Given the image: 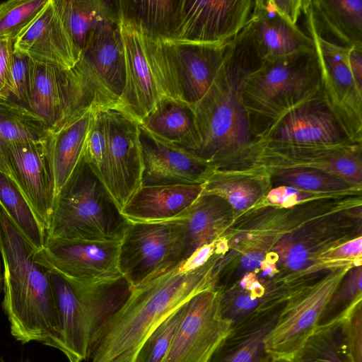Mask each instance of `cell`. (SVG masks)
<instances>
[{
  "label": "cell",
  "mask_w": 362,
  "mask_h": 362,
  "mask_svg": "<svg viewBox=\"0 0 362 362\" xmlns=\"http://www.w3.org/2000/svg\"><path fill=\"white\" fill-rule=\"evenodd\" d=\"M247 27L262 60L314 49L313 40L281 16L271 0H255Z\"/></svg>",
  "instance_id": "22"
},
{
  "label": "cell",
  "mask_w": 362,
  "mask_h": 362,
  "mask_svg": "<svg viewBox=\"0 0 362 362\" xmlns=\"http://www.w3.org/2000/svg\"><path fill=\"white\" fill-rule=\"evenodd\" d=\"M139 127L141 186L204 185L216 170L211 164Z\"/></svg>",
  "instance_id": "16"
},
{
  "label": "cell",
  "mask_w": 362,
  "mask_h": 362,
  "mask_svg": "<svg viewBox=\"0 0 362 362\" xmlns=\"http://www.w3.org/2000/svg\"><path fill=\"white\" fill-rule=\"evenodd\" d=\"M45 141L10 144L6 151L2 172L16 182L47 231L56 189Z\"/></svg>",
  "instance_id": "14"
},
{
  "label": "cell",
  "mask_w": 362,
  "mask_h": 362,
  "mask_svg": "<svg viewBox=\"0 0 362 362\" xmlns=\"http://www.w3.org/2000/svg\"><path fill=\"white\" fill-rule=\"evenodd\" d=\"M13 50L33 61L66 69L74 66L81 56L53 0L14 41Z\"/></svg>",
  "instance_id": "19"
},
{
  "label": "cell",
  "mask_w": 362,
  "mask_h": 362,
  "mask_svg": "<svg viewBox=\"0 0 362 362\" xmlns=\"http://www.w3.org/2000/svg\"><path fill=\"white\" fill-rule=\"evenodd\" d=\"M107 146L96 173L120 210L141 186L139 123L116 107L104 110Z\"/></svg>",
  "instance_id": "9"
},
{
  "label": "cell",
  "mask_w": 362,
  "mask_h": 362,
  "mask_svg": "<svg viewBox=\"0 0 362 362\" xmlns=\"http://www.w3.org/2000/svg\"><path fill=\"white\" fill-rule=\"evenodd\" d=\"M79 50L86 48L92 35L106 23L119 19L117 1L53 0Z\"/></svg>",
  "instance_id": "28"
},
{
  "label": "cell",
  "mask_w": 362,
  "mask_h": 362,
  "mask_svg": "<svg viewBox=\"0 0 362 362\" xmlns=\"http://www.w3.org/2000/svg\"><path fill=\"white\" fill-rule=\"evenodd\" d=\"M222 317L219 291L198 293L185 304L182 318L163 362H208L231 329Z\"/></svg>",
  "instance_id": "11"
},
{
  "label": "cell",
  "mask_w": 362,
  "mask_h": 362,
  "mask_svg": "<svg viewBox=\"0 0 362 362\" xmlns=\"http://www.w3.org/2000/svg\"><path fill=\"white\" fill-rule=\"evenodd\" d=\"M14 42L0 40V92L4 89L9 74Z\"/></svg>",
  "instance_id": "44"
},
{
  "label": "cell",
  "mask_w": 362,
  "mask_h": 362,
  "mask_svg": "<svg viewBox=\"0 0 362 362\" xmlns=\"http://www.w3.org/2000/svg\"><path fill=\"white\" fill-rule=\"evenodd\" d=\"M0 252L3 264L2 307L7 317L35 325L55 310L49 268L0 204Z\"/></svg>",
  "instance_id": "6"
},
{
  "label": "cell",
  "mask_w": 362,
  "mask_h": 362,
  "mask_svg": "<svg viewBox=\"0 0 362 362\" xmlns=\"http://www.w3.org/2000/svg\"><path fill=\"white\" fill-rule=\"evenodd\" d=\"M74 67L107 103L117 107L125 83L119 19L106 23L92 35Z\"/></svg>",
  "instance_id": "15"
},
{
  "label": "cell",
  "mask_w": 362,
  "mask_h": 362,
  "mask_svg": "<svg viewBox=\"0 0 362 362\" xmlns=\"http://www.w3.org/2000/svg\"><path fill=\"white\" fill-rule=\"evenodd\" d=\"M204 185L141 186L121 210L129 222L173 219L202 194Z\"/></svg>",
  "instance_id": "25"
},
{
  "label": "cell",
  "mask_w": 362,
  "mask_h": 362,
  "mask_svg": "<svg viewBox=\"0 0 362 362\" xmlns=\"http://www.w3.org/2000/svg\"><path fill=\"white\" fill-rule=\"evenodd\" d=\"M230 41L219 44L166 41L176 70L182 100L194 107L203 98L223 61Z\"/></svg>",
  "instance_id": "23"
},
{
  "label": "cell",
  "mask_w": 362,
  "mask_h": 362,
  "mask_svg": "<svg viewBox=\"0 0 362 362\" xmlns=\"http://www.w3.org/2000/svg\"><path fill=\"white\" fill-rule=\"evenodd\" d=\"M185 304L170 314L149 335L139 349L134 362L163 361L182 318Z\"/></svg>",
  "instance_id": "38"
},
{
  "label": "cell",
  "mask_w": 362,
  "mask_h": 362,
  "mask_svg": "<svg viewBox=\"0 0 362 362\" xmlns=\"http://www.w3.org/2000/svg\"><path fill=\"white\" fill-rule=\"evenodd\" d=\"M204 193L218 196L235 211H243L253 205L260 191L251 180L242 177H229L221 170H216L204 184Z\"/></svg>",
  "instance_id": "34"
},
{
  "label": "cell",
  "mask_w": 362,
  "mask_h": 362,
  "mask_svg": "<svg viewBox=\"0 0 362 362\" xmlns=\"http://www.w3.org/2000/svg\"><path fill=\"white\" fill-rule=\"evenodd\" d=\"M293 362H353L348 352L341 319L318 326L293 358Z\"/></svg>",
  "instance_id": "33"
},
{
  "label": "cell",
  "mask_w": 362,
  "mask_h": 362,
  "mask_svg": "<svg viewBox=\"0 0 362 362\" xmlns=\"http://www.w3.org/2000/svg\"><path fill=\"white\" fill-rule=\"evenodd\" d=\"M49 280L62 353L69 362H81L89 358L96 334L127 300L132 286L122 274L100 281H82L50 268Z\"/></svg>",
  "instance_id": "4"
},
{
  "label": "cell",
  "mask_w": 362,
  "mask_h": 362,
  "mask_svg": "<svg viewBox=\"0 0 362 362\" xmlns=\"http://www.w3.org/2000/svg\"><path fill=\"white\" fill-rule=\"evenodd\" d=\"M119 245L120 241L49 239L40 253L50 269L65 276L100 281L121 275L118 269Z\"/></svg>",
  "instance_id": "18"
},
{
  "label": "cell",
  "mask_w": 362,
  "mask_h": 362,
  "mask_svg": "<svg viewBox=\"0 0 362 362\" xmlns=\"http://www.w3.org/2000/svg\"><path fill=\"white\" fill-rule=\"evenodd\" d=\"M157 138L189 151L197 139L192 105L181 98H166L139 123Z\"/></svg>",
  "instance_id": "27"
},
{
  "label": "cell",
  "mask_w": 362,
  "mask_h": 362,
  "mask_svg": "<svg viewBox=\"0 0 362 362\" xmlns=\"http://www.w3.org/2000/svg\"><path fill=\"white\" fill-rule=\"evenodd\" d=\"M315 195V193L302 190L293 187L283 185L272 189L268 199L273 204L290 206Z\"/></svg>",
  "instance_id": "42"
},
{
  "label": "cell",
  "mask_w": 362,
  "mask_h": 362,
  "mask_svg": "<svg viewBox=\"0 0 362 362\" xmlns=\"http://www.w3.org/2000/svg\"><path fill=\"white\" fill-rule=\"evenodd\" d=\"M128 221L83 157L57 192L46 240L121 241Z\"/></svg>",
  "instance_id": "5"
},
{
  "label": "cell",
  "mask_w": 362,
  "mask_h": 362,
  "mask_svg": "<svg viewBox=\"0 0 362 362\" xmlns=\"http://www.w3.org/2000/svg\"><path fill=\"white\" fill-rule=\"evenodd\" d=\"M259 139L310 146L356 142L330 109L322 90L285 114Z\"/></svg>",
  "instance_id": "17"
},
{
  "label": "cell",
  "mask_w": 362,
  "mask_h": 362,
  "mask_svg": "<svg viewBox=\"0 0 362 362\" xmlns=\"http://www.w3.org/2000/svg\"><path fill=\"white\" fill-rule=\"evenodd\" d=\"M247 25L229 42L213 82L194 105L197 139L188 152L220 169L255 141L243 104L247 76L262 64Z\"/></svg>",
  "instance_id": "2"
},
{
  "label": "cell",
  "mask_w": 362,
  "mask_h": 362,
  "mask_svg": "<svg viewBox=\"0 0 362 362\" xmlns=\"http://www.w3.org/2000/svg\"><path fill=\"white\" fill-rule=\"evenodd\" d=\"M307 32L318 58L321 89L326 102L350 138L361 142L362 91L349 68V49L327 42L314 33Z\"/></svg>",
  "instance_id": "13"
},
{
  "label": "cell",
  "mask_w": 362,
  "mask_h": 362,
  "mask_svg": "<svg viewBox=\"0 0 362 362\" xmlns=\"http://www.w3.org/2000/svg\"><path fill=\"white\" fill-rule=\"evenodd\" d=\"M348 59L354 81L358 88L362 91V46L350 48Z\"/></svg>",
  "instance_id": "47"
},
{
  "label": "cell",
  "mask_w": 362,
  "mask_h": 362,
  "mask_svg": "<svg viewBox=\"0 0 362 362\" xmlns=\"http://www.w3.org/2000/svg\"><path fill=\"white\" fill-rule=\"evenodd\" d=\"M360 300L361 271L357 268L345 280H341L326 305L317 327L341 320Z\"/></svg>",
  "instance_id": "37"
},
{
  "label": "cell",
  "mask_w": 362,
  "mask_h": 362,
  "mask_svg": "<svg viewBox=\"0 0 362 362\" xmlns=\"http://www.w3.org/2000/svg\"><path fill=\"white\" fill-rule=\"evenodd\" d=\"M32 59L14 51L8 78L0 96L30 110V65Z\"/></svg>",
  "instance_id": "39"
},
{
  "label": "cell",
  "mask_w": 362,
  "mask_h": 362,
  "mask_svg": "<svg viewBox=\"0 0 362 362\" xmlns=\"http://www.w3.org/2000/svg\"><path fill=\"white\" fill-rule=\"evenodd\" d=\"M270 169L274 170V175H278L284 185L314 193L344 188L346 184L344 180L331 177L332 174L316 168L296 167Z\"/></svg>",
  "instance_id": "36"
},
{
  "label": "cell",
  "mask_w": 362,
  "mask_h": 362,
  "mask_svg": "<svg viewBox=\"0 0 362 362\" xmlns=\"http://www.w3.org/2000/svg\"><path fill=\"white\" fill-rule=\"evenodd\" d=\"M269 362H293V360L272 358Z\"/></svg>",
  "instance_id": "50"
},
{
  "label": "cell",
  "mask_w": 362,
  "mask_h": 362,
  "mask_svg": "<svg viewBox=\"0 0 362 362\" xmlns=\"http://www.w3.org/2000/svg\"><path fill=\"white\" fill-rule=\"evenodd\" d=\"M362 251V239L359 236L336 247L330 255L332 259H351L360 258Z\"/></svg>",
  "instance_id": "45"
},
{
  "label": "cell",
  "mask_w": 362,
  "mask_h": 362,
  "mask_svg": "<svg viewBox=\"0 0 362 362\" xmlns=\"http://www.w3.org/2000/svg\"><path fill=\"white\" fill-rule=\"evenodd\" d=\"M306 30L332 45L362 46V0H304Z\"/></svg>",
  "instance_id": "21"
},
{
  "label": "cell",
  "mask_w": 362,
  "mask_h": 362,
  "mask_svg": "<svg viewBox=\"0 0 362 362\" xmlns=\"http://www.w3.org/2000/svg\"><path fill=\"white\" fill-rule=\"evenodd\" d=\"M277 11L286 20L294 25L302 15L304 0H271Z\"/></svg>",
  "instance_id": "43"
},
{
  "label": "cell",
  "mask_w": 362,
  "mask_h": 362,
  "mask_svg": "<svg viewBox=\"0 0 362 362\" xmlns=\"http://www.w3.org/2000/svg\"><path fill=\"white\" fill-rule=\"evenodd\" d=\"M228 206L218 196L202 192L187 209L171 219L178 228L180 263L201 247L218 240L228 221Z\"/></svg>",
  "instance_id": "24"
},
{
  "label": "cell",
  "mask_w": 362,
  "mask_h": 362,
  "mask_svg": "<svg viewBox=\"0 0 362 362\" xmlns=\"http://www.w3.org/2000/svg\"><path fill=\"white\" fill-rule=\"evenodd\" d=\"M288 296L263 305L233 325L208 362H269L272 357L266 351L265 339L275 326Z\"/></svg>",
  "instance_id": "20"
},
{
  "label": "cell",
  "mask_w": 362,
  "mask_h": 362,
  "mask_svg": "<svg viewBox=\"0 0 362 362\" xmlns=\"http://www.w3.org/2000/svg\"><path fill=\"white\" fill-rule=\"evenodd\" d=\"M344 274L338 272L314 285L290 290L286 303L265 339L269 355L274 358L293 360L316 329L326 305Z\"/></svg>",
  "instance_id": "10"
},
{
  "label": "cell",
  "mask_w": 362,
  "mask_h": 362,
  "mask_svg": "<svg viewBox=\"0 0 362 362\" xmlns=\"http://www.w3.org/2000/svg\"><path fill=\"white\" fill-rule=\"evenodd\" d=\"M180 0L117 1L119 20L153 39L170 40Z\"/></svg>",
  "instance_id": "29"
},
{
  "label": "cell",
  "mask_w": 362,
  "mask_h": 362,
  "mask_svg": "<svg viewBox=\"0 0 362 362\" xmlns=\"http://www.w3.org/2000/svg\"><path fill=\"white\" fill-rule=\"evenodd\" d=\"M345 344L353 362H362V303L355 304L341 318Z\"/></svg>",
  "instance_id": "41"
},
{
  "label": "cell",
  "mask_w": 362,
  "mask_h": 362,
  "mask_svg": "<svg viewBox=\"0 0 362 362\" xmlns=\"http://www.w3.org/2000/svg\"><path fill=\"white\" fill-rule=\"evenodd\" d=\"M106 146L107 128L104 110H98L88 132L82 154L83 159L96 173L101 165Z\"/></svg>",
  "instance_id": "40"
},
{
  "label": "cell",
  "mask_w": 362,
  "mask_h": 362,
  "mask_svg": "<svg viewBox=\"0 0 362 362\" xmlns=\"http://www.w3.org/2000/svg\"><path fill=\"white\" fill-rule=\"evenodd\" d=\"M315 48L267 59L247 78L243 104L256 141L285 114L321 91Z\"/></svg>",
  "instance_id": "3"
},
{
  "label": "cell",
  "mask_w": 362,
  "mask_h": 362,
  "mask_svg": "<svg viewBox=\"0 0 362 362\" xmlns=\"http://www.w3.org/2000/svg\"><path fill=\"white\" fill-rule=\"evenodd\" d=\"M179 264V231L173 220L129 222L120 241L118 269L132 288Z\"/></svg>",
  "instance_id": "8"
},
{
  "label": "cell",
  "mask_w": 362,
  "mask_h": 362,
  "mask_svg": "<svg viewBox=\"0 0 362 362\" xmlns=\"http://www.w3.org/2000/svg\"><path fill=\"white\" fill-rule=\"evenodd\" d=\"M215 259L200 265L190 257L132 288L95 336L90 362H134L141 346L174 310L203 291L214 288Z\"/></svg>",
  "instance_id": "1"
},
{
  "label": "cell",
  "mask_w": 362,
  "mask_h": 362,
  "mask_svg": "<svg viewBox=\"0 0 362 362\" xmlns=\"http://www.w3.org/2000/svg\"><path fill=\"white\" fill-rule=\"evenodd\" d=\"M308 257V248L305 245L297 244L289 248L286 253L284 263L291 269H298L305 264Z\"/></svg>",
  "instance_id": "46"
},
{
  "label": "cell",
  "mask_w": 362,
  "mask_h": 362,
  "mask_svg": "<svg viewBox=\"0 0 362 362\" xmlns=\"http://www.w3.org/2000/svg\"><path fill=\"white\" fill-rule=\"evenodd\" d=\"M255 0H180L170 42L219 44L247 25Z\"/></svg>",
  "instance_id": "12"
},
{
  "label": "cell",
  "mask_w": 362,
  "mask_h": 362,
  "mask_svg": "<svg viewBox=\"0 0 362 362\" xmlns=\"http://www.w3.org/2000/svg\"><path fill=\"white\" fill-rule=\"evenodd\" d=\"M264 259L259 252H252L247 253L243 257L242 265L244 269L247 270H254L262 265Z\"/></svg>",
  "instance_id": "48"
},
{
  "label": "cell",
  "mask_w": 362,
  "mask_h": 362,
  "mask_svg": "<svg viewBox=\"0 0 362 362\" xmlns=\"http://www.w3.org/2000/svg\"><path fill=\"white\" fill-rule=\"evenodd\" d=\"M3 282H4L3 264H2L1 254L0 252V293L3 291Z\"/></svg>",
  "instance_id": "49"
},
{
  "label": "cell",
  "mask_w": 362,
  "mask_h": 362,
  "mask_svg": "<svg viewBox=\"0 0 362 362\" xmlns=\"http://www.w3.org/2000/svg\"><path fill=\"white\" fill-rule=\"evenodd\" d=\"M119 26L125 83L116 108L139 124L164 99H182L181 89L166 41L150 37L120 20Z\"/></svg>",
  "instance_id": "7"
},
{
  "label": "cell",
  "mask_w": 362,
  "mask_h": 362,
  "mask_svg": "<svg viewBox=\"0 0 362 362\" xmlns=\"http://www.w3.org/2000/svg\"><path fill=\"white\" fill-rule=\"evenodd\" d=\"M49 0H8L0 4V40L15 41Z\"/></svg>",
  "instance_id": "35"
},
{
  "label": "cell",
  "mask_w": 362,
  "mask_h": 362,
  "mask_svg": "<svg viewBox=\"0 0 362 362\" xmlns=\"http://www.w3.org/2000/svg\"><path fill=\"white\" fill-rule=\"evenodd\" d=\"M49 129L30 110L0 96V170L8 146L16 142L46 140Z\"/></svg>",
  "instance_id": "31"
},
{
  "label": "cell",
  "mask_w": 362,
  "mask_h": 362,
  "mask_svg": "<svg viewBox=\"0 0 362 362\" xmlns=\"http://www.w3.org/2000/svg\"><path fill=\"white\" fill-rule=\"evenodd\" d=\"M98 110L102 109H90L59 129L50 131L45 141L54 173L56 195L82 157L88 132Z\"/></svg>",
  "instance_id": "26"
},
{
  "label": "cell",
  "mask_w": 362,
  "mask_h": 362,
  "mask_svg": "<svg viewBox=\"0 0 362 362\" xmlns=\"http://www.w3.org/2000/svg\"><path fill=\"white\" fill-rule=\"evenodd\" d=\"M0 204L28 240L41 250L46 242V230L13 180L1 170Z\"/></svg>",
  "instance_id": "32"
},
{
  "label": "cell",
  "mask_w": 362,
  "mask_h": 362,
  "mask_svg": "<svg viewBox=\"0 0 362 362\" xmlns=\"http://www.w3.org/2000/svg\"><path fill=\"white\" fill-rule=\"evenodd\" d=\"M221 316L232 326L263 305L288 296V290L264 286L257 279L246 276L236 285L218 290Z\"/></svg>",
  "instance_id": "30"
}]
</instances>
